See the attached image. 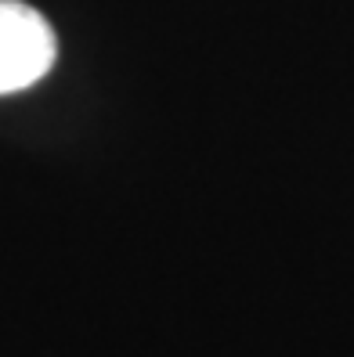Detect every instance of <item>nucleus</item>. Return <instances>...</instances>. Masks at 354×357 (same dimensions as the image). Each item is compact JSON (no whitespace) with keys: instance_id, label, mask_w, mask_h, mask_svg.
<instances>
[{"instance_id":"f257e3e1","label":"nucleus","mask_w":354,"mask_h":357,"mask_svg":"<svg viewBox=\"0 0 354 357\" xmlns=\"http://www.w3.org/2000/svg\"><path fill=\"white\" fill-rule=\"evenodd\" d=\"M58 40L36 8L0 0V94H15L44 79L54 66Z\"/></svg>"}]
</instances>
